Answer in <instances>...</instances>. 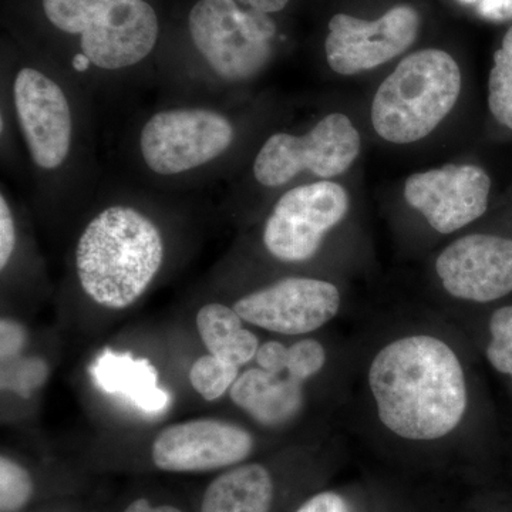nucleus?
I'll list each match as a JSON object with an SVG mask.
<instances>
[{
    "mask_svg": "<svg viewBox=\"0 0 512 512\" xmlns=\"http://www.w3.org/2000/svg\"><path fill=\"white\" fill-rule=\"evenodd\" d=\"M275 483L258 463H242L218 474L202 494L200 512H271Z\"/></svg>",
    "mask_w": 512,
    "mask_h": 512,
    "instance_id": "obj_16",
    "label": "nucleus"
},
{
    "mask_svg": "<svg viewBox=\"0 0 512 512\" xmlns=\"http://www.w3.org/2000/svg\"><path fill=\"white\" fill-rule=\"evenodd\" d=\"M195 322L210 355L238 367L255 359L259 340L244 328V320L234 308L224 303H207L198 311Z\"/></svg>",
    "mask_w": 512,
    "mask_h": 512,
    "instance_id": "obj_18",
    "label": "nucleus"
},
{
    "mask_svg": "<svg viewBox=\"0 0 512 512\" xmlns=\"http://www.w3.org/2000/svg\"><path fill=\"white\" fill-rule=\"evenodd\" d=\"M488 106L495 119L512 130V26L494 55L488 80Z\"/></svg>",
    "mask_w": 512,
    "mask_h": 512,
    "instance_id": "obj_19",
    "label": "nucleus"
},
{
    "mask_svg": "<svg viewBox=\"0 0 512 512\" xmlns=\"http://www.w3.org/2000/svg\"><path fill=\"white\" fill-rule=\"evenodd\" d=\"M437 275L451 296L487 303L512 292V239L467 235L444 249Z\"/></svg>",
    "mask_w": 512,
    "mask_h": 512,
    "instance_id": "obj_14",
    "label": "nucleus"
},
{
    "mask_svg": "<svg viewBox=\"0 0 512 512\" xmlns=\"http://www.w3.org/2000/svg\"><path fill=\"white\" fill-rule=\"evenodd\" d=\"M188 32L211 79L242 84L268 66L276 26L269 15L237 0H198L188 15Z\"/></svg>",
    "mask_w": 512,
    "mask_h": 512,
    "instance_id": "obj_6",
    "label": "nucleus"
},
{
    "mask_svg": "<svg viewBox=\"0 0 512 512\" xmlns=\"http://www.w3.org/2000/svg\"><path fill=\"white\" fill-rule=\"evenodd\" d=\"M18 247V222L8 195L0 194V269L6 271Z\"/></svg>",
    "mask_w": 512,
    "mask_h": 512,
    "instance_id": "obj_24",
    "label": "nucleus"
},
{
    "mask_svg": "<svg viewBox=\"0 0 512 512\" xmlns=\"http://www.w3.org/2000/svg\"><path fill=\"white\" fill-rule=\"evenodd\" d=\"M419 29V13L409 5L394 6L373 22L339 13L329 22L326 60L342 76L376 69L406 52Z\"/></svg>",
    "mask_w": 512,
    "mask_h": 512,
    "instance_id": "obj_11",
    "label": "nucleus"
},
{
    "mask_svg": "<svg viewBox=\"0 0 512 512\" xmlns=\"http://www.w3.org/2000/svg\"><path fill=\"white\" fill-rule=\"evenodd\" d=\"M460 92L454 57L439 49L420 50L380 84L372 104L373 127L390 143H416L446 119Z\"/></svg>",
    "mask_w": 512,
    "mask_h": 512,
    "instance_id": "obj_4",
    "label": "nucleus"
},
{
    "mask_svg": "<svg viewBox=\"0 0 512 512\" xmlns=\"http://www.w3.org/2000/svg\"><path fill=\"white\" fill-rule=\"evenodd\" d=\"M255 440L238 424L197 419L171 424L151 444V461L165 473L225 471L251 456Z\"/></svg>",
    "mask_w": 512,
    "mask_h": 512,
    "instance_id": "obj_10",
    "label": "nucleus"
},
{
    "mask_svg": "<svg viewBox=\"0 0 512 512\" xmlns=\"http://www.w3.org/2000/svg\"><path fill=\"white\" fill-rule=\"evenodd\" d=\"M326 363V350L315 339H303L289 348L286 375L302 383L318 375Z\"/></svg>",
    "mask_w": 512,
    "mask_h": 512,
    "instance_id": "obj_23",
    "label": "nucleus"
},
{
    "mask_svg": "<svg viewBox=\"0 0 512 512\" xmlns=\"http://www.w3.org/2000/svg\"><path fill=\"white\" fill-rule=\"evenodd\" d=\"M93 375L104 392L124 394L144 412H164L170 403L168 393L158 387L156 367L146 359L106 350L97 359Z\"/></svg>",
    "mask_w": 512,
    "mask_h": 512,
    "instance_id": "obj_17",
    "label": "nucleus"
},
{
    "mask_svg": "<svg viewBox=\"0 0 512 512\" xmlns=\"http://www.w3.org/2000/svg\"><path fill=\"white\" fill-rule=\"evenodd\" d=\"M15 376H3V387L15 390L23 396H28L33 389H37L47 377V366L43 360L29 359L22 362V366L12 370Z\"/></svg>",
    "mask_w": 512,
    "mask_h": 512,
    "instance_id": "obj_25",
    "label": "nucleus"
},
{
    "mask_svg": "<svg viewBox=\"0 0 512 512\" xmlns=\"http://www.w3.org/2000/svg\"><path fill=\"white\" fill-rule=\"evenodd\" d=\"M295 512H352V508L336 491H322L308 498Z\"/></svg>",
    "mask_w": 512,
    "mask_h": 512,
    "instance_id": "obj_29",
    "label": "nucleus"
},
{
    "mask_svg": "<svg viewBox=\"0 0 512 512\" xmlns=\"http://www.w3.org/2000/svg\"><path fill=\"white\" fill-rule=\"evenodd\" d=\"M491 342L488 345V362L497 372L512 377V306L498 309L490 320Z\"/></svg>",
    "mask_w": 512,
    "mask_h": 512,
    "instance_id": "obj_22",
    "label": "nucleus"
},
{
    "mask_svg": "<svg viewBox=\"0 0 512 512\" xmlns=\"http://www.w3.org/2000/svg\"><path fill=\"white\" fill-rule=\"evenodd\" d=\"M238 376V366L229 365L212 355L198 357L188 373L192 389L207 402L221 399Z\"/></svg>",
    "mask_w": 512,
    "mask_h": 512,
    "instance_id": "obj_20",
    "label": "nucleus"
},
{
    "mask_svg": "<svg viewBox=\"0 0 512 512\" xmlns=\"http://www.w3.org/2000/svg\"><path fill=\"white\" fill-rule=\"evenodd\" d=\"M232 403L265 427H278L298 416L303 407L302 383L272 375L261 367L242 373L229 389Z\"/></svg>",
    "mask_w": 512,
    "mask_h": 512,
    "instance_id": "obj_15",
    "label": "nucleus"
},
{
    "mask_svg": "<svg viewBox=\"0 0 512 512\" xmlns=\"http://www.w3.org/2000/svg\"><path fill=\"white\" fill-rule=\"evenodd\" d=\"M369 386L380 421L402 439H443L466 414L463 367L454 350L433 336H409L380 350Z\"/></svg>",
    "mask_w": 512,
    "mask_h": 512,
    "instance_id": "obj_1",
    "label": "nucleus"
},
{
    "mask_svg": "<svg viewBox=\"0 0 512 512\" xmlns=\"http://www.w3.org/2000/svg\"><path fill=\"white\" fill-rule=\"evenodd\" d=\"M360 153V136L349 117L332 113L302 136L276 133L256 154L252 173L256 183L279 188L299 174L333 178L346 173Z\"/></svg>",
    "mask_w": 512,
    "mask_h": 512,
    "instance_id": "obj_8",
    "label": "nucleus"
},
{
    "mask_svg": "<svg viewBox=\"0 0 512 512\" xmlns=\"http://www.w3.org/2000/svg\"><path fill=\"white\" fill-rule=\"evenodd\" d=\"M33 495L35 481L28 468L12 457H0V512H22Z\"/></svg>",
    "mask_w": 512,
    "mask_h": 512,
    "instance_id": "obj_21",
    "label": "nucleus"
},
{
    "mask_svg": "<svg viewBox=\"0 0 512 512\" xmlns=\"http://www.w3.org/2000/svg\"><path fill=\"white\" fill-rule=\"evenodd\" d=\"M237 2L244 8L271 15V13L281 12L282 9H285L289 0H237Z\"/></svg>",
    "mask_w": 512,
    "mask_h": 512,
    "instance_id": "obj_31",
    "label": "nucleus"
},
{
    "mask_svg": "<svg viewBox=\"0 0 512 512\" xmlns=\"http://www.w3.org/2000/svg\"><path fill=\"white\" fill-rule=\"evenodd\" d=\"M42 8L53 28L79 37L73 69L96 72L97 79L146 62L160 36L156 10L147 0H42Z\"/></svg>",
    "mask_w": 512,
    "mask_h": 512,
    "instance_id": "obj_3",
    "label": "nucleus"
},
{
    "mask_svg": "<svg viewBox=\"0 0 512 512\" xmlns=\"http://www.w3.org/2000/svg\"><path fill=\"white\" fill-rule=\"evenodd\" d=\"M487 22L504 23L512 20V0H458Z\"/></svg>",
    "mask_w": 512,
    "mask_h": 512,
    "instance_id": "obj_28",
    "label": "nucleus"
},
{
    "mask_svg": "<svg viewBox=\"0 0 512 512\" xmlns=\"http://www.w3.org/2000/svg\"><path fill=\"white\" fill-rule=\"evenodd\" d=\"M121 512H185L181 510L180 507L174 504L168 503H153V501L148 500V498H136V500L131 501L130 504L127 505Z\"/></svg>",
    "mask_w": 512,
    "mask_h": 512,
    "instance_id": "obj_30",
    "label": "nucleus"
},
{
    "mask_svg": "<svg viewBox=\"0 0 512 512\" xmlns=\"http://www.w3.org/2000/svg\"><path fill=\"white\" fill-rule=\"evenodd\" d=\"M491 180L477 165H446L412 175L404 198L440 234H453L478 220L488 207Z\"/></svg>",
    "mask_w": 512,
    "mask_h": 512,
    "instance_id": "obj_13",
    "label": "nucleus"
},
{
    "mask_svg": "<svg viewBox=\"0 0 512 512\" xmlns=\"http://www.w3.org/2000/svg\"><path fill=\"white\" fill-rule=\"evenodd\" d=\"M0 335H2V343H0V353H2V363L6 365L10 360L16 359L22 349L28 342V333L12 319H2L0 322Z\"/></svg>",
    "mask_w": 512,
    "mask_h": 512,
    "instance_id": "obj_26",
    "label": "nucleus"
},
{
    "mask_svg": "<svg viewBox=\"0 0 512 512\" xmlns=\"http://www.w3.org/2000/svg\"><path fill=\"white\" fill-rule=\"evenodd\" d=\"M237 137V124L220 107H164L141 124L137 153L143 167L158 180H184L221 164Z\"/></svg>",
    "mask_w": 512,
    "mask_h": 512,
    "instance_id": "obj_5",
    "label": "nucleus"
},
{
    "mask_svg": "<svg viewBox=\"0 0 512 512\" xmlns=\"http://www.w3.org/2000/svg\"><path fill=\"white\" fill-rule=\"evenodd\" d=\"M348 210V191L338 183L318 181L292 188L279 198L265 222L266 251L279 261H309Z\"/></svg>",
    "mask_w": 512,
    "mask_h": 512,
    "instance_id": "obj_9",
    "label": "nucleus"
},
{
    "mask_svg": "<svg viewBox=\"0 0 512 512\" xmlns=\"http://www.w3.org/2000/svg\"><path fill=\"white\" fill-rule=\"evenodd\" d=\"M288 355L289 348L271 340L259 346L255 356L256 365L272 375H284L288 367Z\"/></svg>",
    "mask_w": 512,
    "mask_h": 512,
    "instance_id": "obj_27",
    "label": "nucleus"
},
{
    "mask_svg": "<svg viewBox=\"0 0 512 512\" xmlns=\"http://www.w3.org/2000/svg\"><path fill=\"white\" fill-rule=\"evenodd\" d=\"M232 308L244 322L286 336L315 332L338 315L340 293L330 282L285 278L242 296Z\"/></svg>",
    "mask_w": 512,
    "mask_h": 512,
    "instance_id": "obj_12",
    "label": "nucleus"
},
{
    "mask_svg": "<svg viewBox=\"0 0 512 512\" xmlns=\"http://www.w3.org/2000/svg\"><path fill=\"white\" fill-rule=\"evenodd\" d=\"M10 100L33 170L40 177L62 174L79 143L72 92L59 77L26 64L10 80Z\"/></svg>",
    "mask_w": 512,
    "mask_h": 512,
    "instance_id": "obj_7",
    "label": "nucleus"
},
{
    "mask_svg": "<svg viewBox=\"0 0 512 512\" xmlns=\"http://www.w3.org/2000/svg\"><path fill=\"white\" fill-rule=\"evenodd\" d=\"M164 261L160 225L130 202H114L96 212L74 248L80 288L111 311H123L143 298Z\"/></svg>",
    "mask_w": 512,
    "mask_h": 512,
    "instance_id": "obj_2",
    "label": "nucleus"
}]
</instances>
